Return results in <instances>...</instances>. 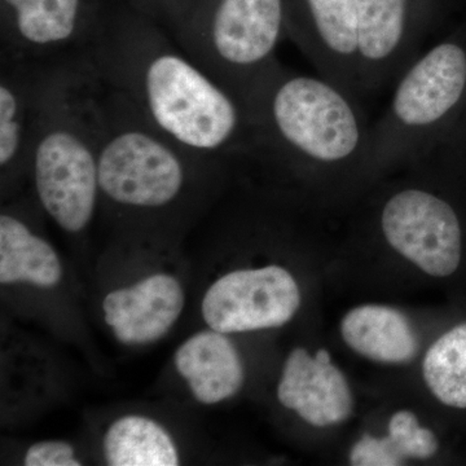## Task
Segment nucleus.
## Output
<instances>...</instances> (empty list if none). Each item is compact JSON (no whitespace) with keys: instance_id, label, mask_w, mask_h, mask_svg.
Instances as JSON below:
<instances>
[{"instance_id":"obj_1","label":"nucleus","mask_w":466,"mask_h":466,"mask_svg":"<svg viewBox=\"0 0 466 466\" xmlns=\"http://www.w3.org/2000/svg\"><path fill=\"white\" fill-rule=\"evenodd\" d=\"M86 60L101 84L174 142L213 157L250 155L244 106L130 3L110 7Z\"/></svg>"},{"instance_id":"obj_2","label":"nucleus","mask_w":466,"mask_h":466,"mask_svg":"<svg viewBox=\"0 0 466 466\" xmlns=\"http://www.w3.org/2000/svg\"><path fill=\"white\" fill-rule=\"evenodd\" d=\"M251 153L318 189L377 179L373 124L360 100L321 76L276 64L247 104Z\"/></svg>"},{"instance_id":"obj_3","label":"nucleus","mask_w":466,"mask_h":466,"mask_svg":"<svg viewBox=\"0 0 466 466\" xmlns=\"http://www.w3.org/2000/svg\"><path fill=\"white\" fill-rule=\"evenodd\" d=\"M101 92L86 60L41 66L29 168L43 208L69 233L87 228L99 198Z\"/></svg>"},{"instance_id":"obj_4","label":"nucleus","mask_w":466,"mask_h":466,"mask_svg":"<svg viewBox=\"0 0 466 466\" xmlns=\"http://www.w3.org/2000/svg\"><path fill=\"white\" fill-rule=\"evenodd\" d=\"M170 30L182 50L245 109L279 63L276 50L287 35L284 0H198Z\"/></svg>"},{"instance_id":"obj_5","label":"nucleus","mask_w":466,"mask_h":466,"mask_svg":"<svg viewBox=\"0 0 466 466\" xmlns=\"http://www.w3.org/2000/svg\"><path fill=\"white\" fill-rule=\"evenodd\" d=\"M465 100L464 45L441 42L417 56L395 82L388 108L373 124L377 177L440 148Z\"/></svg>"},{"instance_id":"obj_6","label":"nucleus","mask_w":466,"mask_h":466,"mask_svg":"<svg viewBox=\"0 0 466 466\" xmlns=\"http://www.w3.org/2000/svg\"><path fill=\"white\" fill-rule=\"evenodd\" d=\"M202 156L208 155L159 133L125 97L103 85L99 189L104 198L137 210L167 208L182 195L188 165Z\"/></svg>"},{"instance_id":"obj_7","label":"nucleus","mask_w":466,"mask_h":466,"mask_svg":"<svg viewBox=\"0 0 466 466\" xmlns=\"http://www.w3.org/2000/svg\"><path fill=\"white\" fill-rule=\"evenodd\" d=\"M383 195L377 229L385 244L420 271L438 279H466V218L456 201L435 186L425 157Z\"/></svg>"},{"instance_id":"obj_8","label":"nucleus","mask_w":466,"mask_h":466,"mask_svg":"<svg viewBox=\"0 0 466 466\" xmlns=\"http://www.w3.org/2000/svg\"><path fill=\"white\" fill-rule=\"evenodd\" d=\"M109 0H0L2 56L38 66L86 58Z\"/></svg>"},{"instance_id":"obj_9","label":"nucleus","mask_w":466,"mask_h":466,"mask_svg":"<svg viewBox=\"0 0 466 466\" xmlns=\"http://www.w3.org/2000/svg\"><path fill=\"white\" fill-rule=\"evenodd\" d=\"M300 302L294 276L271 265L223 275L205 293L201 311L210 329L244 333L283 327L296 317Z\"/></svg>"},{"instance_id":"obj_10","label":"nucleus","mask_w":466,"mask_h":466,"mask_svg":"<svg viewBox=\"0 0 466 466\" xmlns=\"http://www.w3.org/2000/svg\"><path fill=\"white\" fill-rule=\"evenodd\" d=\"M363 96L394 86L421 55L428 0H355Z\"/></svg>"},{"instance_id":"obj_11","label":"nucleus","mask_w":466,"mask_h":466,"mask_svg":"<svg viewBox=\"0 0 466 466\" xmlns=\"http://www.w3.org/2000/svg\"><path fill=\"white\" fill-rule=\"evenodd\" d=\"M287 35L318 75L360 100L355 0H284Z\"/></svg>"},{"instance_id":"obj_12","label":"nucleus","mask_w":466,"mask_h":466,"mask_svg":"<svg viewBox=\"0 0 466 466\" xmlns=\"http://www.w3.org/2000/svg\"><path fill=\"white\" fill-rule=\"evenodd\" d=\"M184 308L182 285L167 274L143 279L110 291L103 302L106 324L124 345L158 341L173 328Z\"/></svg>"},{"instance_id":"obj_13","label":"nucleus","mask_w":466,"mask_h":466,"mask_svg":"<svg viewBox=\"0 0 466 466\" xmlns=\"http://www.w3.org/2000/svg\"><path fill=\"white\" fill-rule=\"evenodd\" d=\"M0 167H29L38 118L41 66L2 56L0 70Z\"/></svg>"},{"instance_id":"obj_14","label":"nucleus","mask_w":466,"mask_h":466,"mask_svg":"<svg viewBox=\"0 0 466 466\" xmlns=\"http://www.w3.org/2000/svg\"><path fill=\"white\" fill-rule=\"evenodd\" d=\"M174 361L200 403L229 400L244 386V364L225 333L210 329L195 334L177 349Z\"/></svg>"},{"instance_id":"obj_15","label":"nucleus","mask_w":466,"mask_h":466,"mask_svg":"<svg viewBox=\"0 0 466 466\" xmlns=\"http://www.w3.org/2000/svg\"><path fill=\"white\" fill-rule=\"evenodd\" d=\"M343 342L359 357L386 366H403L416 358L419 337L400 309L383 305H363L342 318Z\"/></svg>"},{"instance_id":"obj_16","label":"nucleus","mask_w":466,"mask_h":466,"mask_svg":"<svg viewBox=\"0 0 466 466\" xmlns=\"http://www.w3.org/2000/svg\"><path fill=\"white\" fill-rule=\"evenodd\" d=\"M63 267L51 244L11 214L0 216V283L54 288Z\"/></svg>"},{"instance_id":"obj_17","label":"nucleus","mask_w":466,"mask_h":466,"mask_svg":"<svg viewBox=\"0 0 466 466\" xmlns=\"http://www.w3.org/2000/svg\"><path fill=\"white\" fill-rule=\"evenodd\" d=\"M422 379L434 400L466 419V317L441 330L426 349Z\"/></svg>"},{"instance_id":"obj_18","label":"nucleus","mask_w":466,"mask_h":466,"mask_svg":"<svg viewBox=\"0 0 466 466\" xmlns=\"http://www.w3.org/2000/svg\"><path fill=\"white\" fill-rule=\"evenodd\" d=\"M104 453L110 466L179 465L167 431L142 416H125L113 422L104 437Z\"/></svg>"},{"instance_id":"obj_19","label":"nucleus","mask_w":466,"mask_h":466,"mask_svg":"<svg viewBox=\"0 0 466 466\" xmlns=\"http://www.w3.org/2000/svg\"><path fill=\"white\" fill-rule=\"evenodd\" d=\"M385 438L401 464L408 459H433L440 452L437 435L431 429L420 425L419 419L410 410H398L390 417Z\"/></svg>"},{"instance_id":"obj_20","label":"nucleus","mask_w":466,"mask_h":466,"mask_svg":"<svg viewBox=\"0 0 466 466\" xmlns=\"http://www.w3.org/2000/svg\"><path fill=\"white\" fill-rule=\"evenodd\" d=\"M134 8L168 29L177 25L198 0H127Z\"/></svg>"},{"instance_id":"obj_21","label":"nucleus","mask_w":466,"mask_h":466,"mask_svg":"<svg viewBox=\"0 0 466 466\" xmlns=\"http://www.w3.org/2000/svg\"><path fill=\"white\" fill-rule=\"evenodd\" d=\"M350 464L357 466H397L401 465L392 455L385 438L364 434L350 451Z\"/></svg>"},{"instance_id":"obj_22","label":"nucleus","mask_w":466,"mask_h":466,"mask_svg":"<svg viewBox=\"0 0 466 466\" xmlns=\"http://www.w3.org/2000/svg\"><path fill=\"white\" fill-rule=\"evenodd\" d=\"M26 466H79L75 449L66 441H47L35 443L26 451Z\"/></svg>"},{"instance_id":"obj_23","label":"nucleus","mask_w":466,"mask_h":466,"mask_svg":"<svg viewBox=\"0 0 466 466\" xmlns=\"http://www.w3.org/2000/svg\"><path fill=\"white\" fill-rule=\"evenodd\" d=\"M315 359L318 361H320L321 364H329L332 363V359H330V354L328 352V350L321 349L319 350L317 354L314 355Z\"/></svg>"}]
</instances>
